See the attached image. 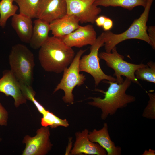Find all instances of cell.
Wrapping results in <instances>:
<instances>
[{
	"instance_id": "cell-8",
	"label": "cell",
	"mask_w": 155,
	"mask_h": 155,
	"mask_svg": "<svg viewBox=\"0 0 155 155\" xmlns=\"http://www.w3.org/2000/svg\"><path fill=\"white\" fill-rule=\"evenodd\" d=\"M49 127L42 126L38 129L34 137L26 135L22 142L25 147L22 155H45L51 149L53 144L50 141Z\"/></svg>"
},
{
	"instance_id": "cell-7",
	"label": "cell",
	"mask_w": 155,
	"mask_h": 155,
	"mask_svg": "<svg viewBox=\"0 0 155 155\" xmlns=\"http://www.w3.org/2000/svg\"><path fill=\"white\" fill-rule=\"evenodd\" d=\"M98 57L100 59L106 62L108 67L113 70L115 72L113 75L116 76V82L118 83L123 82L124 80L121 77L123 76L141 86L135 77V73L138 69L145 66L146 65L133 64L125 61L124 57L118 52L116 46L112 49L111 52H100Z\"/></svg>"
},
{
	"instance_id": "cell-17",
	"label": "cell",
	"mask_w": 155,
	"mask_h": 155,
	"mask_svg": "<svg viewBox=\"0 0 155 155\" xmlns=\"http://www.w3.org/2000/svg\"><path fill=\"white\" fill-rule=\"evenodd\" d=\"M32 33L29 43L30 46L34 49H39L48 38L50 31L49 23L37 19L34 21Z\"/></svg>"
},
{
	"instance_id": "cell-2",
	"label": "cell",
	"mask_w": 155,
	"mask_h": 155,
	"mask_svg": "<svg viewBox=\"0 0 155 155\" xmlns=\"http://www.w3.org/2000/svg\"><path fill=\"white\" fill-rule=\"evenodd\" d=\"M109 84L106 91L100 90L104 94V97H90L88 99L92 101L88 103L89 105L101 109L102 120H105L109 116L114 114L117 110L126 107L129 104L135 101V97L127 94L126 91L129 87L132 82L126 78L120 84L117 82L105 81Z\"/></svg>"
},
{
	"instance_id": "cell-11",
	"label": "cell",
	"mask_w": 155,
	"mask_h": 155,
	"mask_svg": "<svg viewBox=\"0 0 155 155\" xmlns=\"http://www.w3.org/2000/svg\"><path fill=\"white\" fill-rule=\"evenodd\" d=\"M67 14L65 0H40L36 18L50 23Z\"/></svg>"
},
{
	"instance_id": "cell-5",
	"label": "cell",
	"mask_w": 155,
	"mask_h": 155,
	"mask_svg": "<svg viewBox=\"0 0 155 155\" xmlns=\"http://www.w3.org/2000/svg\"><path fill=\"white\" fill-rule=\"evenodd\" d=\"M86 51V49L78 51L70 66L64 70L61 79L53 91L55 93L59 90H63L65 94L62 99L65 103H73L74 96L73 92L74 88L83 84L86 80L85 75L80 73L79 64L81 56Z\"/></svg>"
},
{
	"instance_id": "cell-26",
	"label": "cell",
	"mask_w": 155,
	"mask_h": 155,
	"mask_svg": "<svg viewBox=\"0 0 155 155\" xmlns=\"http://www.w3.org/2000/svg\"><path fill=\"white\" fill-rule=\"evenodd\" d=\"M113 21L110 18L107 17L102 27L105 32L110 30L113 27Z\"/></svg>"
},
{
	"instance_id": "cell-16",
	"label": "cell",
	"mask_w": 155,
	"mask_h": 155,
	"mask_svg": "<svg viewBox=\"0 0 155 155\" xmlns=\"http://www.w3.org/2000/svg\"><path fill=\"white\" fill-rule=\"evenodd\" d=\"M11 24L21 41L29 43L33 29L32 19L20 13H16L12 16Z\"/></svg>"
},
{
	"instance_id": "cell-25",
	"label": "cell",
	"mask_w": 155,
	"mask_h": 155,
	"mask_svg": "<svg viewBox=\"0 0 155 155\" xmlns=\"http://www.w3.org/2000/svg\"><path fill=\"white\" fill-rule=\"evenodd\" d=\"M147 34L149 40V44L152 48L155 49V26H149L147 28Z\"/></svg>"
},
{
	"instance_id": "cell-10",
	"label": "cell",
	"mask_w": 155,
	"mask_h": 155,
	"mask_svg": "<svg viewBox=\"0 0 155 155\" xmlns=\"http://www.w3.org/2000/svg\"><path fill=\"white\" fill-rule=\"evenodd\" d=\"M97 38V33L93 26L88 24L80 26L71 33L59 38L69 47L81 48L88 45H92Z\"/></svg>"
},
{
	"instance_id": "cell-9",
	"label": "cell",
	"mask_w": 155,
	"mask_h": 155,
	"mask_svg": "<svg viewBox=\"0 0 155 155\" xmlns=\"http://www.w3.org/2000/svg\"><path fill=\"white\" fill-rule=\"evenodd\" d=\"M67 14L74 15L81 23L95 22L102 9L94 4L95 0H65Z\"/></svg>"
},
{
	"instance_id": "cell-4",
	"label": "cell",
	"mask_w": 155,
	"mask_h": 155,
	"mask_svg": "<svg viewBox=\"0 0 155 155\" xmlns=\"http://www.w3.org/2000/svg\"><path fill=\"white\" fill-rule=\"evenodd\" d=\"M10 70L19 82L32 86L35 66L34 55L25 45H13L9 56Z\"/></svg>"
},
{
	"instance_id": "cell-12",
	"label": "cell",
	"mask_w": 155,
	"mask_h": 155,
	"mask_svg": "<svg viewBox=\"0 0 155 155\" xmlns=\"http://www.w3.org/2000/svg\"><path fill=\"white\" fill-rule=\"evenodd\" d=\"M0 92L13 97L16 107L26 103L27 100L21 90L19 82L10 70H5L3 73L0 79Z\"/></svg>"
},
{
	"instance_id": "cell-13",
	"label": "cell",
	"mask_w": 155,
	"mask_h": 155,
	"mask_svg": "<svg viewBox=\"0 0 155 155\" xmlns=\"http://www.w3.org/2000/svg\"><path fill=\"white\" fill-rule=\"evenodd\" d=\"M89 132L88 129L86 128L81 131L76 132L75 140L71 150V154L107 155L106 150L103 148L97 143L92 142L89 140Z\"/></svg>"
},
{
	"instance_id": "cell-1",
	"label": "cell",
	"mask_w": 155,
	"mask_h": 155,
	"mask_svg": "<svg viewBox=\"0 0 155 155\" xmlns=\"http://www.w3.org/2000/svg\"><path fill=\"white\" fill-rule=\"evenodd\" d=\"M75 55L72 48L52 36L49 37L39 48L38 58L45 71L60 73L70 65Z\"/></svg>"
},
{
	"instance_id": "cell-20",
	"label": "cell",
	"mask_w": 155,
	"mask_h": 155,
	"mask_svg": "<svg viewBox=\"0 0 155 155\" xmlns=\"http://www.w3.org/2000/svg\"><path fill=\"white\" fill-rule=\"evenodd\" d=\"M14 0H1L0 1V26L4 28L7 20L16 13L18 7L13 4Z\"/></svg>"
},
{
	"instance_id": "cell-14",
	"label": "cell",
	"mask_w": 155,
	"mask_h": 155,
	"mask_svg": "<svg viewBox=\"0 0 155 155\" xmlns=\"http://www.w3.org/2000/svg\"><path fill=\"white\" fill-rule=\"evenodd\" d=\"M88 137L91 142L96 143L103 148L106 151L108 155H120L122 150L120 147L116 146L114 142L111 139L107 123L104 124L100 129H96L88 133Z\"/></svg>"
},
{
	"instance_id": "cell-15",
	"label": "cell",
	"mask_w": 155,
	"mask_h": 155,
	"mask_svg": "<svg viewBox=\"0 0 155 155\" xmlns=\"http://www.w3.org/2000/svg\"><path fill=\"white\" fill-rule=\"evenodd\" d=\"M79 23L76 16L67 14L49 23L50 30L53 36L60 38L77 29L80 26Z\"/></svg>"
},
{
	"instance_id": "cell-22",
	"label": "cell",
	"mask_w": 155,
	"mask_h": 155,
	"mask_svg": "<svg viewBox=\"0 0 155 155\" xmlns=\"http://www.w3.org/2000/svg\"><path fill=\"white\" fill-rule=\"evenodd\" d=\"M135 75L137 79L155 83V63L150 61L146 65L137 70Z\"/></svg>"
},
{
	"instance_id": "cell-19",
	"label": "cell",
	"mask_w": 155,
	"mask_h": 155,
	"mask_svg": "<svg viewBox=\"0 0 155 155\" xmlns=\"http://www.w3.org/2000/svg\"><path fill=\"white\" fill-rule=\"evenodd\" d=\"M40 0H14L19 7V13L32 19L36 18Z\"/></svg>"
},
{
	"instance_id": "cell-18",
	"label": "cell",
	"mask_w": 155,
	"mask_h": 155,
	"mask_svg": "<svg viewBox=\"0 0 155 155\" xmlns=\"http://www.w3.org/2000/svg\"><path fill=\"white\" fill-rule=\"evenodd\" d=\"M147 0H95L94 4L96 6L105 7H120L132 10L138 6L145 7Z\"/></svg>"
},
{
	"instance_id": "cell-23",
	"label": "cell",
	"mask_w": 155,
	"mask_h": 155,
	"mask_svg": "<svg viewBox=\"0 0 155 155\" xmlns=\"http://www.w3.org/2000/svg\"><path fill=\"white\" fill-rule=\"evenodd\" d=\"M149 97L148 104L144 110L142 116L151 119H155V94L147 92Z\"/></svg>"
},
{
	"instance_id": "cell-3",
	"label": "cell",
	"mask_w": 155,
	"mask_h": 155,
	"mask_svg": "<svg viewBox=\"0 0 155 155\" xmlns=\"http://www.w3.org/2000/svg\"><path fill=\"white\" fill-rule=\"evenodd\" d=\"M153 1L147 0L144 10L140 17L135 20L129 27L123 32L115 34L109 30L104 32L105 52H111L112 49L117 44L128 39H139L149 43L147 23Z\"/></svg>"
},
{
	"instance_id": "cell-21",
	"label": "cell",
	"mask_w": 155,
	"mask_h": 155,
	"mask_svg": "<svg viewBox=\"0 0 155 155\" xmlns=\"http://www.w3.org/2000/svg\"><path fill=\"white\" fill-rule=\"evenodd\" d=\"M42 115L41 121L42 126L50 127L53 129L59 126L67 127L69 125V122L66 119H61L48 110H46Z\"/></svg>"
},
{
	"instance_id": "cell-29",
	"label": "cell",
	"mask_w": 155,
	"mask_h": 155,
	"mask_svg": "<svg viewBox=\"0 0 155 155\" xmlns=\"http://www.w3.org/2000/svg\"><path fill=\"white\" fill-rule=\"evenodd\" d=\"M1 137H0V142H1Z\"/></svg>"
},
{
	"instance_id": "cell-24",
	"label": "cell",
	"mask_w": 155,
	"mask_h": 155,
	"mask_svg": "<svg viewBox=\"0 0 155 155\" xmlns=\"http://www.w3.org/2000/svg\"><path fill=\"white\" fill-rule=\"evenodd\" d=\"M8 115L7 111L0 103V125L6 126L7 125Z\"/></svg>"
},
{
	"instance_id": "cell-27",
	"label": "cell",
	"mask_w": 155,
	"mask_h": 155,
	"mask_svg": "<svg viewBox=\"0 0 155 155\" xmlns=\"http://www.w3.org/2000/svg\"><path fill=\"white\" fill-rule=\"evenodd\" d=\"M106 17L103 16H98L95 22L97 26L99 27H102Z\"/></svg>"
},
{
	"instance_id": "cell-6",
	"label": "cell",
	"mask_w": 155,
	"mask_h": 155,
	"mask_svg": "<svg viewBox=\"0 0 155 155\" xmlns=\"http://www.w3.org/2000/svg\"><path fill=\"white\" fill-rule=\"evenodd\" d=\"M104 36L103 32L97 37L95 43L90 47V53L82 57L79 61L80 72H86L91 75L94 79L96 87L103 80L116 81L115 78L105 74L100 66L98 51L100 48L104 45Z\"/></svg>"
},
{
	"instance_id": "cell-28",
	"label": "cell",
	"mask_w": 155,
	"mask_h": 155,
	"mask_svg": "<svg viewBox=\"0 0 155 155\" xmlns=\"http://www.w3.org/2000/svg\"><path fill=\"white\" fill-rule=\"evenodd\" d=\"M142 154V155H155V151L154 150L149 149L148 150H145Z\"/></svg>"
}]
</instances>
